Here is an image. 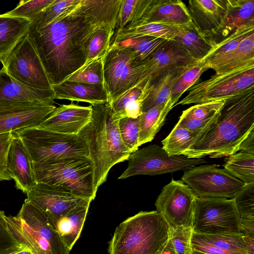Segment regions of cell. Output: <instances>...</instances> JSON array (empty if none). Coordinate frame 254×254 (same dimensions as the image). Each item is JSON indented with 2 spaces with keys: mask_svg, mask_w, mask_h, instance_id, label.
Instances as JSON below:
<instances>
[{
  "mask_svg": "<svg viewBox=\"0 0 254 254\" xmlns=\"http://www.w3.org/2000/svg\"><path fill=\"white\" fill-rule=\"evenodd\" d=\"M31 23L25 18L0 14V62L2 67L11 51L27 33Z\"/></svg>",
  "mask_w": 254,
  "mask_h": 254,
  "instance_id": "obj_26",
  "label": "cell"
},
{
  "mask_svg": "<svg viewBox=\"0 0 254 254\" xmlns=\"http://www.w3.org/2000/svg\"><path fill=\"white\" fill-rule=\"evenodd\" d=\"M81 0H55L38 15L29 30L37 31L52 22L64 12L76 7Z\"/></svg>",
  "mask_w": 254,
  "mask_h": 254,
  "instance_id": "obj_39",
  "label": "cell"
},
{
  "mask_svg": "<svg viewBox=\"0 0 254 254\" xmlns=\"http://www.w3.org/2000/svg\"><path fill=\"white\" fill-rule=\"evenodd\" d=\"M176 26L177 31L173 40L180 44L196 62L205 58L216 44L202 35L193 24Z\"/></svg>",
  "mask_w": 254,
  "mask_h": 254,
  "instance_id": "obj_29",
  "label": "cell"
},
{
  "mask_svg": "<svg viewBox=\"0 0 254 254\" xmlns=\"http://www.w3.org/2000/svg\"><path fill=\"white\" fill-rule=\"evenodd\" d=\"M166 40L149 36L133 37L119 42L130 48L139 62L153 55Z\"/></svg>",
  "mask_w": 254,
  "mask_h": 254,
  "instance_id": "obj_41",
  "label": "cell"
},
{
  "mask_svg": "<svg viewBox=\"0 0 254 254\" xmlns=\"http://www.w3.org/2000/svg\"><path fill=\"white\" fill-rule=\"evenodd\" d=\"M192 254H247L240 234H201L192 232Z\"/></svg>",
  "mask_w": 254,
  "mask_h": 254,
  "instance_id": "obj_22",
  "label": "cell"
},
{
  "mask_svg": "<svg viewBox=\"0 0 254 254\" xmlns=\"http://www.w3.org/2000/svg\"><path fill=\"white\" fill-rule=\"evenodd\" d=\"M225 101H217L196 104L183 111L180 120H205L217 115Z\"/></svg>",
  "mask_w": 254,
  "mask_h": 254,
  "instance_id": "obj_45",
  "label": "cell"
},
{
  "mask_svg": "<svg viewBox=\"0 0 254 254\" xmlns=\"http://www.w3.org/2000/svg\"><path fill=\"white\" fill-rule=\"evenodd\" d=\"M204 132L190 131L176 124L170 134L162 141V148L169 156L182 155Z\"/></svg>",
  "mask_w": 254,
  "mask_h": 254,
  "instance_id": "obj_34",
  "label": "cell"
},
{
  "mask_svg": "<svg viewBox=\"0 0 254 254\" xmlns=\"http://www.w3.org/2000/svg\"><path fill=\"white\" fill-rule=\"evenodd\" d=\"M150 84L148 80L142 81L108 102L111 109L112 119L116 121L126 117H139L142 114L143 103L149 93Z\"/></svg>",
  "mask_w": 254,
  "mask_h": 254,
  "instance_id": "obj_25",
  "label": "cell"
},
{
  "mask_svg": "<svg viewBox=\"0 0 254 254\" xmlns=\"http://www.w3.org/2000/svg\"><path fill=\"white\" fill-rule=\"evenodd\" d=\"M172 108L173 106L169 99L165 104L152 108L140 115L138 147L152 140Z\"/></svg>",
  "mask_w": 254,
  "mask_h": 254,
  "instance_id": "obj_33",
  "label": "cell"
},
{
  "mask_svg": "<svg viewBox=\"0 0 254 254\" xmlns=\"http://www.w3.org/2000/svg\"><path fill=\"white\" fill-rule=\"evenodd\" d=\"M104 86L108 102L140 83L144 66L133 51L121 43H113L103 59Z\"/></svg>",
  "mask_w": 254,
  "mask_h": 254,
  "instance_id": "obj_7",
  "label": "cell"
},
{
  "mask_svg": "<svg viewBox=\"0 0 254 254\" xmlns=\"http://www.w3.org/2000/svg\"><path fill=\"white\" fill-rule=\"evenodd\" d=\"M234 199L240 218H254V183L245 184Z\"/></svg>",
  "mask_w": 254,
  "mask_h": 254,
  "instance_id": "obj_46",
  "label": "cell"
},
{
  "mask_svg": "<svg viewBox=\"0 0 254 254\" xmlns=\"http://www.w3.org/2000/svg\"><path fill=\"white\" fill-rule=\"evenodd\" d=\"M223 167L245 185L254 183V154L240 151L228 158Z\"/></svg>",
  "mask_w": 254,
  "mask_h": 254,
  "instance_id": "obj_37",
  "label": "cell"
},
{
  "mask_svg": "<svg viewBox=\"0 0 254 254\" xmlns=\"http://www.w3.org/2000/svg\"><path fill=\"white\" fill-rule=\"evenodd\" d=\"M91 105V121L77 135L88 149L96 193L98 188L106 181L111 168L127 160L131 153L122 141L118 120L112 119L109 103Z\"/></svg>",
  "mask_w": 254,
  "mask_h": 254,
  "instance_id": "obj_3",
  "label": "cell"
},
{
  "mask_svg": "<svg viewBox=\"0 0 254 254\" xmlns=\"http://www.w3.org/2000/svg\"><path fill=\"white\" fill-rule=\"evenodd\" d=\"M239 231L242 236L254 237V218H240Z\"/></svg>",
  "mask_w": 254,
  "mask_h": 254,
  "instance_id": "obj_50",
  "label": "cell"
},
{
  "mask_svg": "<svg viewBox=\"0 0 254 254\" xmlns=\"http://www.w3.org/2000/svg\"><path fill=\"white\" fill-rule=\"evenodd\" d=\"M13 137L14 134L12 131L0 134V181L12 179L7 170L6 159Z\"/></svg>",
  "mask_w": 254,
  "mask_h": 254,
  "instance_id": "obj_49",
  "label": "cell"
},
{
  "mask_svg": "<svg viewBox=\"0 0 254 254\" xmlns=\"http://www.w3.org/2000/svg\"><path fill=\"white\" fill-rule=\"evenodd\" d=\"M103 58L83 65L65 80L104 85Z\"/></svg>",
  "mask_w": 254,
  "mask_h": 254,
  "instance_id": "obj_42",
  "label": "cell"
},
{
  "mask_svg": "<svg viewBox=\"0 0 254 254\" xmlns=\"http://www.w3.org/2000/svg\"><path fill=\"white\" fill-rule=\"evenodd\" d=\"M14 132L22 140L33 163H42L71 157H88L87 146L77 135L31 127Z\"/></svg>",
  "mask_w": 254,
  "mask_h": 254,
  "instance_id": "obj_6",
  "label": "cell"
},
{
  "mask_svg": "<svg viewBox=\"0 0 254 254\" xmlns=\"http://www.w3.org/2000/svg\"><path fill=\"white\" fill-rule=\"evenodd\" d=\"M245 244L247 254H254V237L242 236Z\"/></svg>",
  "mask_w": 254,
  "mask_h": 254,
  "instance_id": "obj_52",
  "label": "cell"
},
{
  "mask_svg": "<svg viewBox=\"0 0 254 254\" xmlns=\"http://www.w3.org/2000/svg\"><path fill=\"white\" fill-rule=\"evenodd\" d=\"M254 30V27H243L236 30L217 43L209 54L201 61L204 63L208 69H210L212 65L234 50L240 42Z\"/></svg>",
  "mask_w": 254,
  "mask_h": 254,
  "instance_id": "obj_36",
  "label": "cell"
},
{
  "mask_svg": "<svg viewBox=\"0 0 254 254\" xmlns=\"http://www.w3.org/2000/svg\"><path fill=\"white\" fill-rule=\"evenodd\" d=\"M240 220L234 198L196 197L193 232L207 235L240 234Z\"/></svg>",
  "mask_w": 254,
  "mask_h": 254,
  "instance_id": "obj_9",
  "label": "cell"
},
{
  "mask_svg": "<svg viewBox=\"0 0 254 254\" xmlns=\"http://www.w3.org/2000/svg\"><path fill=\"white\" fill-rule=\"evenodd\" d=\"M54 100L53 90L25 86L10 77L3 67L0 70V104L35 101L53 103Z\"/></svg>",
  "mask_w": 254,
  "mask_h": 254,
  "instance_id": "obj_23",
  "label": "cell"
},
{
  "mask_svg": "<svg viewBox=\"0 0 254 254\" xmlns=\"http://www.w3.org/2000/svg\"><path fill=\"white\" fill-rule=\"evenodd\" d=\"M192 226L179 228L171 231V240L176 254H191Z\"/></svg>",
  "mask_w": 254,
  "mask_h": 254,
  "instance_id": "obj_48",
  "label": "cell"
},
{
  "mask_svg": "<svg viewBox=\"0 0 254 254\" xmlns=\"http://www.w3.org/2000/svg\"><path fill=\"white\" fill-rule=\"evenodd\" d=\"M116 27L104 26L98 28L90 36L85 45L84 64L103 58L109 50Z\"/></svg>",
  "mask_w": 254,
  "mask_h": 254,
  "instance_id": "obj_35",
  "label": "cell"
},
{
  "mask_svg": "<svg viewBox=\"0 0 254 254\" xmlns=\"http://www.w3.org/2000/svg\"><path fill=\"white\" fill-rule=\"evenodd\" d=\"M36 234L45 254H69L54 224L42 210L25 200L16 216Z\"/></svg>",
  "mask_w": 254,
  "mask_h": 254,
  "instance_id": "obj_16",
  "label": "cell"
},
{
  "mask_svg": "<svg viewBox=\"0 0 254 254\" xmlns=\"http://www.w3.org/2000/svg\"><path fill=\"white\" fill-rule=\"evenodd\" d=\"M196 62L180 44L175 40H166L153 55L142 62L144 70L142 81L148 80L151 83L168 70Z\"/></svg>",
  "mask_w": 254,
  "mask_h": 254,
  "instance_id": "obj_18",
  "label": "cell"
},
{
  "mask_svg": "<svg viewBox=\"0 0 254 254\" xmlns=\"http://www.w3.org/2000/svg\"></svg>",
  "mask_w": 254,
  "mask_h": 254,
  "instance_id": "obj_55",
  "label": "cell"
},
{
  "mask_svg": "<svg viewBox=\"0 0 254 254\" xmlns=\"http://www.w3.org/2000/svg\"><path fill=\"white\" fill-rule=\"evenodd\" d=\"M190 65L168 70L152 81L149 93L143 103L142 113L167 103L175 83Z\"/></svg>",
  "mask_w": 254,
  "mask_h": 254,
  "instance_id": "obj_27",
  "label": "cell"
},
{
  "mask_svg": "<svg viewBox=\"0 0 254 254\" xmlns=\"http://www.w3.org/2000/svg\"><path fill=\"white\" fill-rule=\"evenodd\" d=\"M54 99H65L84 102L91 105L108 102L106 89L103 85L89 84L64 80L52 85Z\"/></svg>",
  "mask_w": 254,
  "mask_h": 254,
  "instance_id": "obj_24",
  "label": "cell"
},
{
  "mask_svg": "<svg viewBox=\"0 0 254 254\" xmlns=\"http://www.w3.org/2000/svg\"><path fill=\"white\" fill-rule=\"evenodd\" d=\"M187 7L196 30L217 43L225 23L227 0H190Z\"/></svg>",
  "mask_w": 254,
  "mask_h": 254,
  "instance_id": "obj_17",
  "label": "cell"
},
{
  "mask_svg": "<svg viewBox=\"0 0 254 254\" xmlns=\"http://www.w3.org/2000/svg\"><path fill=\"white\" fill-rule=\"evenodd\" d=\"M13 133L7 155V168L16 188L27 194L37 184L33 161L21 139Z\"/></svg>",
  "mask_w": 254,
  "mask_h": 254,
  "instance_id": "obj_20",
  "label": "cell"
},
{
  "mask_svg": "<svg viewBox=\"0 0 254 254\" xmlns=\"http://www.w3.org/2000/svg\"><path fill=\"white\" fill-rule=\"evenodd\" d=\"M254 62V30L239 43L237 47L210 68L215 74H221Z\"/></svg>",
  "mask_w": 254,
  "mask_h": 254,
  "instance_id": "obj_31",
  "label": "cell"
},
{
  "mask_svg": "<svg viewBox=\"0 0 254 254\" xmlns=\"http://www.w3.org/2000/svg\"><path fill=\"white\" fill-rule=\"evenodd\" d=\"M197 195L182 181H172L162 189L155 205L156 211L169 225L171 231L192 226Z\"/></svg>",
  "mask_w": 254,
  "mask_h": 254,
  "instance_id": "obj_13",
  "label": "cell"
},
{
  "mask_svg": "<svg viewBox=\"0 0 254 254\" xmlns=\"http://www.w3.org/2000/svg\"><path fill=\"white\" fill-rule=\"evenodd\" d=\"M55 0H21L13 9L4 13L13 17L25 18L32 22L38 15Z\"/></svg>",
  "mask_w": 254,
  "mask_h": 254,
  "instance_id": "obj_44",
  "label": "cell"
},
{
  "mask_svg": "<svg viewBox=\"0 0 254 254\" xmlns=\"http://www.w3.org/2000/svg\"><path fill=\"white\" fill-rule=\"evenodd\" d=\"M254 129V87L225 100L215 122L182 155L202 158L230 156Z\"/></svg>",
  "mask_w": 254,
  "mask_h": 254,
  "instance_id": "obj_2",
  "label": "cell"
},
{
  "mask_svg": "<svg viewBox=\"0 0 254 254\" xmlns=\"http://www.w3.org/2000/svg\"><path fill=\"white\" fill-rule=\"evenodd\" d=\"M89 205L86 203L76 207L56 222L57 231L70 251L81 234Z\"/></svg>",
  "mask_w": 254,
  "mask_h": 254,
  "instance_id": "obj_30",
  "label": "cell"
},
{
  "mask_svg": "<svg viewBox=\"0 0 254 254\" xmlns=\"http://www.w3.org/2000/svg\"><path fill=\"white\" fill-rule=\"evenodd\" d=\"M13 254H33V253L29 250L28 248H24L23 250L19 251Z\"/></svg>",
  "mask_w": 254,
  "mask_h": 254,
  "instance_id": "obj_54",
  "label": "cell"
},
{
  "mask_svg": "<svg viewBox=\"0 0 254 254\" xmlns=\"http://www.w3.org/2000/svg\"><path fill=\"white\" fill-rule=\"evenodd\" d=\"M239 151L254 154V129L242 142Z\"/></svg>",
  "mask_w": 254,
  "mask_h": 254,
  "instance_id": "obj_51",
  "label": "cell"
},
{
  "mask_svg": "<svg viewBox=\"0 0 254 254\" xmlns=\"http://www.w3.org/2000/svg\"><path fill=\"white\" fill-rule=\"evenodd\" d=\"M33 164L37 183L52 186L90 202L96 196L91 162L88 157H71Z\"/></svg>",
  "mask_w": 254,
  "mask_h": 254,
  "instance_id": "obj_5",
  "label": "cell"
},
{
  "mask_svg": "<svg viewBox=\"0 0 254 254\" xmlns=\"http://www.w3.org/2000/svg\"><path fill=\"white\" fill-rule=\"evenodd\" d=\"M127 160V167L119 179L138 175L154 176L179 170L186 171L196 165L207 162L203 158L169 156L162 147L155 144L137 149L129 155Z\"/></svg>",
  "mask_w": 254,
  "mask_h": 254,
  "instance_id": "obj_10",
  "label": "cell"
},
{
  "mask_svg": "<svg viewBox=\"0 0 254 254\" xmlns=\"http://www.w3.org/2000/svg\"><path fill=\"white\" fill-rule=\"evenodd\" d=\"M92 108L71 103L62 105L38 127V128L70 135H77L91 121Z\"/></svg>",
  "mask_w": 254,
  "mask_h": 254,
  "instance_id": "obj_19",
  "label": "cell"
},
{
  "mask_svg": "<svg viewBox=\"0 0 254 254\" xmlns=\"http://www.w3.org/2000/svg\"><path fill=\"white\" fill-rule=\"evenodd\" d=\"M139 117L136 118L126 117L118 120L120 135L124 145L131 153L138 148Z\"/></svg>",
  "mask_w": 254,
  "mask_h": 254,
  "instance_id": "obj_43",
  "label": "cell"
},
{
  "mask_svg": "<svg viewBox=\"0 0 254 254\" xmlns=\"http://www.w3.org/2000/svg\"><path fill=\"white\" fill-rule=\"evenodd\" d=\"M6 73L22 85L52 90L38 54L27 33L10 53L4 66Z\"/></svg>",
  "mask_w": 254,
  "mask_h": 254,
  "instance_id": "obj_11",
  "label": "cell"
},
{
  "mask_svg": "<svg viewBox=\"0 0 254 254\" xmlns=\"http://www.w3.org/2000/svg\"><path fill=\"white\" fill-rule=\"evenodd\" d=\"M160 254H176L171 238Z\"/></svg>",
  "mask_w": 254,
  "mask_h": 254,
  "instance_id": "obj_53",
  "label": "cell"
},
{
  "mask_svg": "<svg viewBox=\"0 0 254 254\" xmlns=\"http://www.w3.org/2000/svg\"><path fill=\"white\" fill-rule=\"evenodd\" d=\"M243 27H254V0H227V14L220 38L224 39Z\"/></svg>",
  "mask_w": 254,
  "mask_h": 254,
  "instance_id": "obj_28",
  "label": "cell"
},
{
  "mask_svg": "<svg viewBox=\"0 0 254 254\" xmlns=\"http://www.w3.org/2000/svg\"><path fill=\"white\" fill-rule=\"evenodd\" d=\"M208 68L202 61L190 65L175 83L170 100L173 106L178 103L182 95L198 80L201 75Z\"/></svg>",
  "mask_w": 254,
  "mask_h": 254,
  "instance_id": "obj_40",
  "label": "cell"
},
{
  "mask_svg": "<svg viewBox=\"0 0 254 254\" xmlns=\"http://www.w3.org/2000/svg\"><path fill=\"white\" fill-rule=\"evenodd\" d=\"M150 22L173 26H190L193 24L188 7L183 1L180 0H152L142 17L135 24L126 26Z\"/></svg>",
  "mask_w": 254,
  "mask_h": 254,
  "instance_id": "obj_21",
  "label": "cell"
},
{
  "mask_svg": "<svg viewBox=\"0 0 254 254\" xmlns=\"http://www.w3.org/2000/svg\"><path fill=\"white\" fill-rule=\"evenodd\" d=\"M5 217L4 212L0 210V254H13L25 248L10 232Z\"/></svg>",
  "mask_w": 254,
  "mask_h": 254,
  "instance_id": "obj_47",
  "label": "cell"
},
{
  "mask_svg": "<svg viewBox=\"0 0 254 254\" xmlns=\"http://www.w3.org/2000/svg\"><path fill=\"white\" fill-rule=\"evenodd\" d=\"M198 197L233 198L245 184L225 169L200 165L185 171L182 177Z\"/></svg>",
  "mask_w": 254,
  "mask_h": 254,
  "instance_id": "obj_12",
  "label": "cell"
},
{
  "mask_svg": "<svg viewBox=\"0 0 254 254\" xmlns=\"http://www.w3.org/2000/svg\"><path fill=\"white\" fill-rule=\"evenodd\" d=\"M176 31V26L155 22L126 26L115 32L111 44L142 36H149L166 40H173Z\"/></svg>",
  "mask_w": 254,
  "mask_h": 254,
  "instance_id": "obj_32",
  "label": "cell"
},
{
  "mask_svg": "<svg viewBox=\"0 0 254 254\" xmlns=\"http://www.w3.org/2000/svg\"><path fill=\"white\" fill-rule=\"evenodd\" d=\"M56 108L53 103L41 101L0 104V134L37 127Z\"/></svg>",
  "mask_w": 254,
  "mask_h": 254,
  "instance_id": "obj_14",
  "label": "cell"
},
{
  "mask_svg": "<svg viewBox=\"0 0 254 254\" xmlns=\"http://www.w3.org/2000/svg\"><path fill=\"white\" fill-rule=\"evenodd\" d=\"M152 0H122L115 32L137 22L145 14Z\"/></svg>",
  "mask_w": 254,
  "mask_h": 254,
  "instance_id": "obj_38",
  "label": "cell"
},
{
  "mask_svg": "<svg viewBox=\"0 0 254 254\" xmlns=\"http://www.w3.org/2000/svg\"><path fill=\"white\" fill-rule=\"evenodd\" d=\"M171 237L169 225L156 210L140 211L116 228L109 254H160Z\"/></svg>",
  "mask_w": 254,
  "mask_h": 254,
  "instance_id": "obj_4",
  "label": "cell"
},
{
  "mask_svg": "<svg viewBox=\"0 0 254 254\" xmlns=\"http://www.w3.org/2000/svg\"><path fill=\"white\" fill-rule=\"evenodd\" d=\"M254 87V62L195 83L177 105L225 101Z\"/></svg>",
  "mask_w": 254,
  "mask_h": 254,
  "instance_id": "obj_8",
  "label": "cell"
},
{
  "mask_svg": "<svg viewBox=\"0 0 254 254\" xmlns=\"http://www.w3.org/2000/svg\"><path fill=\"white\" fill-rule=\"evenodd\" d=\"M121 1L81 0L39 30H28L51 85L64 81L84 64L86 44L98 28L117 27Z\"/></svg>",
  "mask_w": 254,
  "mask_h": 254,
  "instance_id": "obj_1",
  "label": "cell"
},
{
  "mask_svg": "<svg viewBox=\"0 0 254 254\" xmlns=\"http://www.w3.org/2000/svg\"><path fill=\"white\" fill-rule=\"evenodd\" d=\"M25 200L45 212L56 226L58 220L76 207L91 202L46 184L38 183Z\"/></svg>",
  "mask_w": 254,
  "mask_h": 254,
  "instance_id": "obj_15",
  "label": "cell"
}]
</instances>
